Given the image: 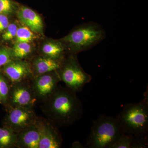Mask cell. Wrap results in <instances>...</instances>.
<instances>
[{"label":"cell","instance_id":"1","mask_svg":"<svg viewBox=\"0 0 148 148\" xmlns=\"http://www.w3.org/2000/svg\"><path fill=\"white\" fill-rule=\"evenodd\" d=\"M76 93L67 87L58 86L40 106L46 119L58 128L70 126L78 121L82 116L83 109Z\"/></svg>","mask_w":148,"mask_h":148},{"label":"cell","instance_id":"2","mask_svg":"<svg viewBox=\"0 0 148 148\" xmlns=\"http://www.w3.org/2000/svg\"><path fill=\"white\" fill-rule=\"evenodd\" d=\"M139 103L125 104L116 117L125 133L132 135L133 138L148 140V94Z\"/></svg>","mask_w":148,"mask_h":148},{"label":"cell","instance_id":"3","mask_svg":"<svg viewBox=\"0 0 148 148\" xmlns=\"http://www.w3.org/2000/svg\"><path fill=\"white\" fill-rule=\"evenodd\" d=\"M106 37V32L101 25L89 22L78 26L60 40L66 50L75 55L97 45Z\"/></svg>","mask_w":148,"mask_h":148},{"label":"cell","instance_id":"4","mask_svg":"<svg viewBox=\"0 0 148 148\" xmlns=\"http://www.w3.org/2000/svg\"><path fill=\"white\" fill-rule=\"evenodd\" d=\"M123 133L116 117L101 115L93 121L86 147L112 148Z\"/></svg>","mask_w":148,"mask_h":148},{"label":"cell","instance_id":"5","mask_svg":"<svg viewBox=\"0 0 148 148\" xmlns=\"http://www.w3.org/2000/svg\"><path fill=\"white\" fill-rule=\"evenodd\" d=\"M75 54L64 57L57 70L61 81L66 87L76 92H80L86 84L91 81L92 77L84 71Z\"/></svg>","mask_w":148,"mask_h":148},{"label":"cell","instance_id":"6","mask_svg":"<svg viewBox=\"0 0 148 148\" xmlns=\"http://www.w3.org/2000/svg\"><path fill=\"white\" fill-rule=\"evenodd\" d=\"M4 121V125L18 133L36 123L38 117L34 107H9Z\"/></svg>","mask_w":148,"mask_h":148},{"label":"cell","instance_id":"7","mask_svg":"<svg viewBox=\"0 0 148 148\" xmlns=\"http://www.w3.org/2000/svg\"><path fill=\"white\" fill-rule=\"evenodd\" d=\"M37 103L31 80L11 84L5 107H34Z\"/></svg>","mask_w":148,"mask_h":148},{"label":"cell","instance_id":"8","mask_svg":"<svg viewBox=\"0 0 148 148\" xmlns=\"http://www.w3.org/2000/svg\"><path fill=\"white\" fill-rule=\"evenodd\" d=\"M57 71L33 78L31 84L37 102L42 103L52 95L61 82Z\"/></svg>","mask_w":148,"mask_h":148},{"label":"cell","instance_id":"9","mask_svg":"<svg viewBox=\"0 0 148 148\" xmlns=\"http://www.w3.org/2000/svg\"><path fill=\"white\" fill-rule=\"evenodd\" d=\"M37 124L40 133L39 148H60L63 139L58 128L46 118L38 117Z\"/></svg>","mask_w":148,"mask_h":148},{"label":"cell","instance_id":"10","mask_svg":"<svg viewBox=\"0 0 148 148\" xmlns=\"http://www.w3.org/2000/svg\"><path fill=\"white\" fill-rule=\"evenodd\" d=\"M2 73L11 84L29 81L34 78L29 62L22 59H12L2 67Z\"/></svg>","mask_w":148,"mask_h":148},{"label":"cell","instance_id":"11","mask_svg":"<svg viewBox=\"0 0 148 148\" xmlns=\"http://www.w3.org/2000/svg\"><path fill=\"white\" fill-rule=\"evenodd\" d=\"M17 15L21 23L32 32L42 34L43 24L42 19L34 11L22 6L17 11Z\"/></svg>","mask_w":148,"mask_h":148},{"label":"cell","instance_id":"12","mask_svg":"<svg viewBox=\"0 0 148 148\" xmlns=\"http://www.w3.org/2000/svg\"><path fill=\"white\" fill-rule=\"evenodd\" d=\"M40 137L39 130L36 122L35 124L17 133L16 147L39 148Z\"/></svg>","mask_w":148,"mask_h":148},{"label":"cell","instance_id":"13","mask_svg":"<svg viewBox=\"0 0 148 148\" xmlns=\"http://www.w3.org/2000/svg\"><path fill=\"white\" fill-rule=\"evenodd\" d=\"M61 61L40 55L33 58L29 64L33 76L35 77L42 74L57 71L61 66Z\"/></svg>","mask_w":148,"mask_h":148},{"label":"cell","instance_id":"14","mask_svg":"<svg viewBox=\"0 0 148 148\" xmlns=\"http://www.w3.org/2000/svg\"><path fill=\"white\" fill-rule=\"evenodd\" d=\"M65 50L61 41L49 40L43 45L41 55L61 61L65 57Z\"/></svg>","mask_w":148,"mask_h":148},{"label":"cell","instance_id":"15","mask_svg":"<svg viewBox=\"0 0 148 148\" xmlns=\"http://www.w3.org/2000/svg\"><path fill=\"white\" fill-rule=\"evenodd\" d=\"M17 133L4 126L0 127V148L16 147Z\"/></svg>","mask_w":148,"mask_h":148},{"label":"cell","instance_id":"16","mask_svg":"<svg viewBox=\"0 0 148 148\" xmlns=\"http://www.w3.org/2000/svg\"><path fill=\"white\" fill-rule=\"evenodd\" d=\"M13 59L25 60L31 55L33 48L29 42L15 43L12 48Z\"/></svg>","mask_w":148,"mask_h":148},{"label":"cell","instance_id":"17","mask_svg":"<svg viewBox=\"0 0 148 148\" xmlns=\"http://www.w3.org/2000/svg\"><path fill=\"white\" fill-rule=\"evenodd\" d=\"M15 38V43L29 42L36 38L34 32L27 26L18 27Z\"/></svg>","mask_w":148,"mask_h":148},{"label":"cell","instance_id":"18","mask_svg":"<svg viewBox=\"0 0 148 148\" xmlns=\"http://www.w3.org/2000/svg\"><path fill=\"white\" fill-rule=\"evenodd\" d=\"M11 83L2 73H0V97L2 104L5 106L8 99L11 87Z\"/></svg>","mask_w":148,"mask_h":148},{"label":"cell","instance_id":"19","mask_svg":"<svg viewBox=\"0 0 148 148\" xmlns=\"http://www.w3.org/2000/svg\"><path fill=\"white\" fill-rule=\"evenodd\" d=\"M133 136L123 133L112 148H131Z\"/></svg>","mask_w":148,"mask_h":148},{"label":"cell","instance_id":"20","mask_svg":"<svg viewBox=\"0 0 148 148\" xmlns=\"http://www.w3.org/2000/svg\"><path fill=\"white\" fill-rule=\"evenodd\" d=\"M13 59L12 48L5 47L0 48V68L5 66Z\"/></svg>","mask_w":148,"mask_h":148},{"label":"cell","instance_id":"21","mask_svg":"<svg viewBox=\"0 0 148 148\" xmlns=\"http://www.w3.org/2000/svg\"><path fill=\"white\" fill-rule=\"evenodd\" d=\"M18 27L15 23L9 24L2 36L3 40L9 41L13 39L16 36Z\"/></svg>","mask_w":148,"mask_h":148},{"label":"cell","instance_id":"22","mask_svg":"<svg viewBox=\"0 0 148 148\" xmlns=\"http://www.w3.org/2000/svg\"><path fill=\"white\" fill-rule=\"evenodd\" d=\"M15 5L12 0H0V14L12 13L14 11Z\"/></svg>","mask_w":148,"mask_h":148},{"label":"cell","instance_id":"23","mask_svg":"<svg viewBox=\"0 0 148 148\" xmlns=\"http://www.w3.org/2000/svg\"><path fill=\"white\" fill-rule=\"evenodd\" d=\"M9 24L8 17L5 14H0V33L3 32Z\"/></svg>","mask_w":148,"mask_h":148},{"label":"cell","instance_id":"24","mask_svg":"<svg viewBox=\"0 0 148 148\" xmlns=\"http://www.w3.org/2000/svg\"><path fill=\"white\" fill-rule=\"evenodd\" d=\"M72 148H85L84 146L81 143L79 142H75L73 143L72 145Z\"/></svg>","mask_w":148,"mask_h":148},{"label":"cell","instance_id":"25","mask_svg":"<svg viewBox=\"0 0 148 148\" xmlns=\"http://www.w3.org/2000/svg\"><path fill=\"white\" fill-rule=\"evenodd\" d=\"M0 104H2L1 100V97H0Z\"/></svg>","mask_w":148,"mask_h":148}]
</instances>
